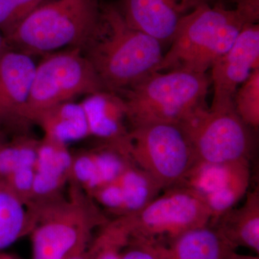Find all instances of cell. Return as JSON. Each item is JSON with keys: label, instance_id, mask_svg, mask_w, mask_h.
<instances>
[{"label": "cell", "instance_id": "cell-7", "mask_svg": "<svg viewBox=\"0 0 259 259\" xmlns=\"http://www.w3.org/2000/svg\"><path fill=\"white\" fill-rule=\"evenodd\" d=\"M129 155L162 190L182 185L197 163L180 125L151 123L130 129Z\"/></svg>", "mask_w": 259, "mask_h": 259}, {"label": "cell", "instance_id": "cell-25", "mask_svg": "<svg viewBox=\"0 0 259 259\" xmlns=\"http://www.w3.org/2000/svg\"><path fill=\"white\" fill-rule=\"evenodd\" d=\"M44 0H0V32L13 31Z\"/></svg>", "mask_w": 259, "mask_h": 259}, {"label": "cell", "instance_id": "cell-27", "mask_svg": "<svg viewBox=\"0 0 259 259\" xmlns=\"http://www.w3.org/2000/svg\"><path fill=\"white\" fill-rule=\"evenodd\" d=\"M120 259L160 258L151 243L130 239L128 245L121 253Z\"/></svg>", "mask_w": 259, "mask_h": 259}, {"label": "cell", "instance_id": "cell-14", "mask_svg": "<svg viewBox=\"0 0 259 259\" xmlns=\"http://www.w3.org/2000/svg\"><path fill=\"white\" fill-rule=\"evenodd\" d=\"M161 191L156 181L133 162L115 180L96 191L91 197L99 206L118 218L139 212Z\"/></svg>", "mask_w": 259, "mask_h": 259}, {"label": "cell", "instance_id": "cell-12", "mask_svg": "<svg viewBox=\"0 0 259 259\" xmlns=\"http://www.w3.org/2000/svg\"><path fill=\"white\" fill-rule=\"evenodd\" d=\"M250 181V161L197 163L182 185L192 187L203 197L212 222L244 197Z\"/></svg>", "mask_w": 259, "mask_h": 259}, {"label": "cell", "instance_id": "cell-19", "mask_svg": "<svg viewBox=\"0 0 259 259\" xmlns=\"http://www.w3.org/2000/svg\"><path fill=\"white\" fill-rule=\"evenodd\" d=\"M244 203L231 208L211 222L236 248L259 253V191H248Z\"/></svg>", "mask_w": 259, "mask_h": 259}, {"label": "cell", "instance_id": "cell-26", "mask_svg": "<svg viewBox=\"0 0 259 259\" xmlns=\"http://www.w3.org/2000/svg\"><path fill=\"white\" fill-rule=\"evenodd\" d=\"M3 180L20 198L28 203L31 202L33 192L34 166L20 168Z\"/></svg>", "mask_w": 259, "mask_h": 259}, {"label": "cell", "instance_id": "cell-33", "mask_svg": "<svg viewBox=\"0 0 259 259\" xmlns=\"http://www.w3.org/2000/svg\"><path fill=\"white\" fill-rule=\"evenodd\" d=\"M8 137H9V136L5 134L4 131H3L0 129V146H1L5 141H6L7 140L9 139Z\"/></svg>", "mask_w": 259, "mask_h": 259}, {"label": "cell", "instance_id": "cell-16", "mask_svg": "<svg viewBox=\"0 0 259 259\" xmlns=\"http://www.w3.org/2000/svg\"><path fill=\"white\" fill-rule=\"evenodd\" d=\"M88 120L90 137L105 144L128 148L130 130L125 103L122 97L110 92L87 96L81 102Z\"/></svg>", "mask_w": 259, "mask_h": 259}, {"label": "cell", "instance_id": "cell-24", "mask_svg": "<svg viewBox=\"0 0 259 259\" xmlns=\"http://www.w3.org/2000/svg\"><path fill=\"white\" fill-rule=\"evenodd\" d=\"M234 107L241 120L253 131L259 127V68L237 90Z\"/></svg>", "mask_w": 259, "mask_h": 259}, {"label": "cell", "instance_id": "cell-3", "mask_svg": "<svg viewBox=\"0 0 259 259\" xmlns=\"http://www.w3.org/2000/svg\"><path fill=\"white\" fill-rule=\"evenodd\" d=\"M101 0H44L13 30L10 49L28 55L82 49L102 23Z\"/></svg>", "mask_w": 259, "mask_h": 259}, {"label": "cell", "instance_id": "cell-23", "mask_svg": "<svg viewBox=\"0 0 259 259\" xmlns=\"http://www.w3.org/2000/svg\"><path fill=\"white\" fill-rule=\"evenodd\" d=\"M38 144V140L27 135L5 141L0 146V179L5 180L20 168L34 166Z\"/></svg>", "mask_w": 259, "mask_h": 259}, {"label": "cell", "instance_id": "cell-30", "mask_svg": "<svg viewBox=\"0 0 259 259\" xmlns=\"http://www.w3.org/2000/svg\"><path fill=\"white\" fill-rule=\"evenodd\" d=\"M10 47L8 45V41H7L6 37L5 35L0 32V60L3 56L10 50Z\"/></svg>", "mask_w": 259, "mask_h": 259}, {"label": "cell", "instance_id": "cell-29", "mask_svg": "<svg viewBox=\"0 0 259 259\" xmlns=\"http://www.w3.org/2000/svg\"><path fill=\"white\" fill-rule=\"evenodd\" d=\"M90 243L91 242L81 245L64 259H91L92 252Z\"/></svg>", "mask_w": 259, "mask_h": 259}, {"label": "cell", "instance_id": "cell-5", "mask_svg": "<svg viewBox=\"0 0 259 259\" xmlns=\"http://www.w3.org/2000/svg\"><path fill=\"white\" fill-rule=\"evenodd\" d=\"M245 25L233 8L204 3L184 19L156 72L207 73L232 47Z\"/></svg>", "mask_w": 259, "mask_h": 259}, {"label": "cell", "instance_id": "cell-21", "mask_svg": "<svg viewBox=\"0 0 259 259\" xmlns=\"http://www.w3.org/2000/svg\"><path fill=\"white\" fill-rule=\"evenodd\" d=\"M32 228L28 202L0 179V252L28 236Z\"/></svg>", "mask_w": 259, "mask_h": 259}, {"label": "cell", "instance_id": "cell-2", "mask_svg": "<svg viewBox=\"0 0 259 259\" xmlns=\"http://www.w3.org/2000/svg\"><path fill=\"white\" fill-rule=\"evenodd\" d=\"M32 259H64L92 241L94 231L110 220L79 186L67 193L29 202Z\"/></svg>", "mask_w": 259, "mask_h": 259}, {"label": "cell", "instance_id": "cell-28", "mask_svg": "<svg viewBox=\"0 0 259 259\" xmlns=\"http://www.w3.org/2000/svg\"><path fill=\"white\" fill-rule=\"evenodd\" d=\"M233 9L239 15L245 25L258 24L259 20V0H229Z\"/></svg>", "mask_w": 259, "mask_h": 259}, {"label": "cell", "instance_id": "cell-8", "mask_svg": "<svg viewBox=\"0 0 259 259\" xmlns=\"http://www.w3.org/2000/svg\"><path fill=\"white\" fill-rule=\"evenodd\" d=\"M163 191L139 212L126 216L131 240L149 243L170 241L212 221L208 205L192 187L180 185Z\"/></svg>", "mask_w": 259, "mask_h": 259}, {"label": "cell", "instance_id": "cell-11", "mask_svg": "<svg viewBox=\"0 0 259 259\" xmlns=\"http://www.w3.org/2000/svg\"><path fill=\"white\" fill-rule=\"evenodd\" d=\"M37 64L32 56L10 49L0 60V129L27 135L26 109Z\"/></svg>", "mask_w": 259, "mask_h": 259}, {"label": "cell", "instance_id": "cell-20", "mask_svg": "<svg viewBox=\"0 0 259 259\" xmlns=\"http://www.w3.org/2000/svg\"><path fill=\"white\" fill-rule=\"evenodd\" d=\"M36 125L44 138L68 146L90 137L88 120L81 102L63 104L44 114Z\"/></svg>", "mask_w": 259, "mask_h": 259}, {"label": "cell", "instance_id": "cell-18", "mask_svg": "<svg viewBox=\"0 0 259 259\" xmlns=\"http://www.w3.org/2000/svg\"><path fill=\"white\" fill-rule=\"evenodd\" d=\"M73 156L66 145L44 138L39 141L34 165L31 202L62 194L65 187L71 182Z\"/></svg>", "mask_w": 259, "mask_h": 259}, {"label": "cell", "instance_id": "cell-1", "mask_svg": "<svg viewBox=\"0 0 259 259\" xmlns=\"http://www.w3.org/2000/svg\"><path fill=\"white\" fill-rule=\"evenodd\" d=\"M82 51L105 90L118 94L156 72L161 44L130 26L114 3H102V23Z\"/></svg>", "mask_w": 259, "mask_h": 259}, {"label": "cell", "instance_id": "cell-17", "mask_svg": "<svg viewBox=\"0 0 259 259\" xmlns=\"http://www.w3.org/2000/svg\"><path fill=\"white\" fill-rule=\"evenodd\" d=\"M151 244L160 259H226L236 249L210 223L185 232L167 244Z\"/></svg>", "mask_w": 259, "mask_h": 259}, {"label": "cell", "instance_id": "cell-13", "mask_svg": "<svg viewBox=\"0 0 259 259\" xmlns=\"http://www.w3.org/2000/svg\"><path fill=\"white\" fill-rule=\"evenodd\" d=\"M207 0H117L119 13L130 26L161 44L171 41L179 26Z\"/></svg>", "mask_w": 259, "mask_h": 259}, {"label": "cell", "instance_id": "cell-6", "mask_svg": "<svg viewBox=\"0 0 259 259\" xmlns=\"http://www.w3.org/2000/svg\"><path fill=\"white\" fill-rule=\"evenodd\" d=\"M45 56L37 64L27 105L30 126L36 125L44 114L76 97L106 91L81 49H64Z\"/></svg>", "mask_w": 259, "mask_h": 259}, {"label": "cell", "instance_id": "cell-31", "mask_svg": "<svg viewBox=\"0 0 259 259\" xmlns=\"http://www.w3.org/2000/svg\"><path fill=\"white\" fill-rule=\"evenodd\" d=\"M226 259H259L258 255H246L238 254L236 251L233 252Z\"/></svg>", "mask_w": 259, "mask_h": 259}, {"label": "cell", "instance_id": "cell-32", "mask_svg": "<svg viewBox=\"0 0 259 259\" xmlns=\"http://www.w3.org/2000/svg\"><path fill=\"white\" fill-rule=\"evenodd\" d=\"M0 259H23L18 255L13 253H6V252H0Z\"/></svg>", "mask_w": 259, "mask_h": 259}, {"label": "cell", "instance_id": "cell-22", "mask_svg": "<svg viewBox=\"0 0 259 259\" xmlns=\"http://www.w3.org/2000/svg\"><path fill=\"white\" fill-rule=\"evenodd\" d=\"M131 236V228L125 216L109 221L92 240L91 259H120Z\"/></svg>", "mask_w": 259, "mask_h": 259}, {"label": "cell", "instance_id": "cell-4", "mask_svg": "<svg viewBox=\"0 0 259 259\" xmlns=\"http://www.w3.org/2000/svg\"><path fill=\"white\" fill-rule=\"evenodd\" d=\"M207 73L175 70L153 72L117 94L125 103L131 128L151 123L180 125L207 106Z\"/></svg>", "mask_w": 259, "mask_h": 259}, {"label": "cell", "instance_id": "cell-34", "mask_svg": "<svg viewBox=\"0 0 259 259\" xmlns=\"http://www.w3.org/2000/svg\"><path fill=\"white\" fill-rule=\"evenodd\" d=\"M226 1H229V0H207L209 4H223Z\"/></svg>", "mask_w": 259, "mask_h": 259}, {"label": "cell", "instance_id": "cell-9", "mask_svg": "<svg viewBox=\"0 0 259 259\" xmlns=\"http://www.w3.org/2000/svg\"><path fill=\"white\" fill-rule=\"evenodd\" d=\"M180 125L192 145L197 163L250 161L255 145L253 130L245 125L235 109L201 107Z\"/></svg>", "mask_w": 259, "mask_h": 259}, {"label": "cell", "instance_id": "cell-15", "mask_svg": "<svg viewBox=\"0 0 259 259\" xmlns=\"http://www.w3.org/2000/svg\"><path fill=\"white\" fill-rule=\"evenodd\" d=\"M128 148L105 144L73 156L71 182L91 197L133 163Z\"/></svg>", "mask_w": 259, "mask_h": 259}, {"label": "cell", "instance_id": "cell-10", "mask_svg": "<svg viewBox=\"0 0 259 259\" xmlns=\"http://www.w3.org/2000/svg\"><path fill=\"white\" fill-rule=\"evenodd\" d=\"M259 25H245L232 47L211 66L212 110H233L234 97L253 70L259 68Z\"/></svg>", "mask_w": 259, "mask_h": 259}]
</instances>
